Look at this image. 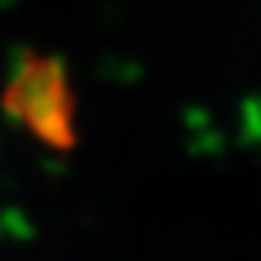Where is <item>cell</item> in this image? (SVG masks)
<instances>
[{"label": "cell", "instance_id": "1", "mask_svg": "<svg viewBox=\"0 0 261 261\" xmlns=\"http://www.w3.org/2000/svg\"><path fill=\"white\" fill-rule=\"evenodd\" d=\"M0 105L44 145L56 151L75 148V99L58 56L27 53L0 96Z\"/></svg>", "mask_w": 261, "mask_h": 261}]
</instances>
